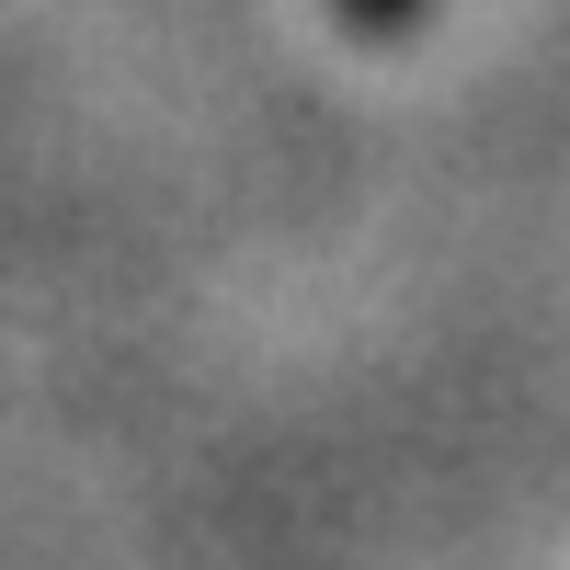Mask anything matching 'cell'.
I'll return each instance as SVG.
<instances>
[{
	"instance_id": "6da1fadb",
	"label": "cell",
	"mask_w": 570,
	"mask_h": 570,
	"mask_svg": "<svg viewBox=\"0 0 570 570\" xmlns=\"http://www.w3.org/2000/svg\"><path fill=\"white\" fill-rule=\"evenodd\" d=\"M354 12H365V35H389V23L411 12V0H354Z\"/></svg>"
}]
</instances>
